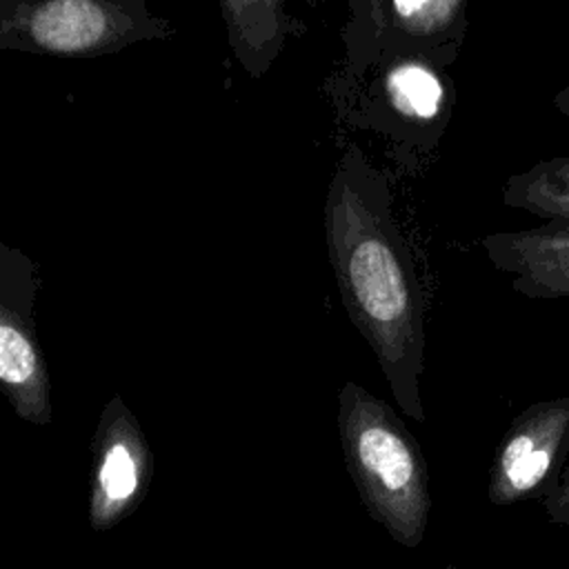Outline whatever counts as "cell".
Segmentation results:
<instances>
[{
	"mask_svg": "<svg viewBox=\"0 0 569 569\" xmlns=\"http://www.w3.org/2000/svg\"><path fill=\"white\" fill-rule=\"evenodd\" d=\"M325 240L349 320L367 340L396 405L425 422V309L409 249L391 211L387 178L358 147L336 164L325 202Z\"/></svg>",
	"mask_w": 569,
	"mask_h": 569,
	"instance_id": "obj_1",
	"label": "cell"
},
{
	"mask_svg": "<svg viewBox=\"0 0 569 569\" xmlns=\"http://www.w3.org/2000/svg\"><path fill=\"white\" fill-rule=\"evenodd\" d=\"M338 436L369 518L405 549L425 540L431 493L425 456L398 413L358 382L338 391Z\"/></svg>",
	"mask_w": 569,
	"mask_h": 569,
	"instance_id": "obj_2",
	"label": "cell"
},
{
	"mask_svg": "<svg viewBox=\"0 0 569 569\" xmlns=\"http://www.w3.org/2000/svg\"><path fill=\"white\" fill-rule=\"evenodd\" d=\"M169 33L171 27L153 18L140 0H4L0 7L2 49L96 58Z\"/></svg>",
	"mask_w": 569,
	"mask_h": 569,
	"instance_id": "obj_3",
	"label": "cell"
},
{
	"mask_svg": "<svg viewBox=\"0 0 569 569\" xmlns=\"http://www.w3.org/2000/svg\"><path fill=\"white\" fill-rule=\"evenodd\" d=\"M38 264L0 244V387L11 409L31 425L53 420L51 380L33 327Z\"/></svg>",
	"mask_w": 569,
	"mask_h": 569,
	"instance_id": "obj_4",
	"label": "cell"
},
{
	"mask_svg": "<svg viewBox=\"0 0 569 569\" xmlns=\"http://www.w3.org/2000/svg\"><path fill=\"white\" fill-rule=\"evenodd\" d=\"M569 449V396L525 407L500 438L489 469V502L540 500Z\"/></svg>",
	"mask_w": 569,
	"mask_h": 569,
	"instance_id": "obj_5",
	"label": "cell"
},
{
	"mask_svg": "<svg viewBox=\"0 0 569 569\" xmlns=\"http://www.w3.org/2000/svg\"><path fill=\"white\" fill-rule=\"evenodd\" d=\"M91 445L89 525L93 531H109L144 500L153 476V456L142 427L120 396L102 407Z\"/></svg>",
	"mask_w": 569,
	"mask_h": 569,
	"instance_id": "obj_6",
	"label": "cell"
},
{
	"mask_svg": "<svg viewBox=\"0 0 569 569\" xmlns=\"http://www.w3.org/2000/svg\"><path fill=\"white\" fill-rule=\"evenodd\" d=\"M489 262L511 276V289L529 300L569 298V218L482 238Z\"/></svg>",
	"mask_w": 569,
	"mask_h": 569,
	"instance_id": "obj_7",
	"label": "cell"
},
{
	"mask_svg": "<svg viewBox=\"0 0 569 569\" xmlns=\"http://www.w3.org/2000/svg\"><path fill=\"white\" fill-rule=\"evenodd\" d=\"M229 42L251 76H260L271 58L280 51L287 36V16L280 2H238L227 0L220 4Z\"/></svg>",
	"mask_w": 569,
	"mask_h": 569,
	"instance_id": "obj_8",
	"label": "cell"
},
{
	"mask_svg": "<svg viewBox=\"0 0 569 569\" xmlns=\"http://www.w3.org/2000/svg\"><path fill=\"white\" fill-rule=\"evenodd\" d=\"M502 202L545 220L569 218V156L538 160L509 176L502 187Z\"/></svg>",
	"mask_w": 569,
	"mask_h": 569,
	"instance_id": "obj_9",
	"label": "cell"
},
{
	"mask_svg": "<svg viewBox=\"0 0 569 569\" xmlns=\"http://www.w3.org/2000/svg\"><path fill=\"white\" fill-rule=\"evenodd\" d=\"M385 98L405 120L433 122L447 107V82L425 60H400L382 78Z\"/></svg>",
	"mask_w": 569,
	"mask_h": 569,
	"instance_id": "obj_10",
	"label": "cell"
},
{
	"mask_svg": "<svg viewBox=\"0 0 569 569\" xmlns=\"http://www.w3.org/2000/svg\"><path fill=\"white\" fill-rule=\"evenodd\" d=\"M378 9L387 13L396 31L422 40L451 42L453 47L462 40L467 27L465 0H396L382 2Z\"/></svg>",
	"mask_w": 569,
	"mask_h": 569,
	"instance_id": "obj_11",
	"label": "cell"
},
{
	"mask_svg": "<svg viewBox=\"0 0 569 569\" xmlns=\"http://www.w3.org/2000/svg\"><path fill=\"white\" fill-rule=\"evenodd\" d=\"M538 502L542 507L545 518L551 525L569 527V449H567L562 467L558 469L556 478L545 489V493L540 496Z\"/></svg>",
	"mask_w": 569,
	"mask_h": 569,
	"instance_id": "obj_12",
	"label": "cell"
},
{
	"mask_svg": "<svg viewBox=\"0 0 569 569\" xmlns=\"http://www.w3.org/2000/svg\"><path fill=\"white\" fill-rule=\"evenodd\" d=\"M553 107L560 116H565L569 120V84L562 87L556 96H553Z\"/></svg>",
	"mask_w": 569,
	"mask_h": 569,
	"instance_id": "obj_13",
	"label": "cell"
}]
</instances>
